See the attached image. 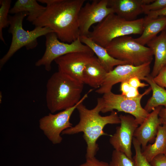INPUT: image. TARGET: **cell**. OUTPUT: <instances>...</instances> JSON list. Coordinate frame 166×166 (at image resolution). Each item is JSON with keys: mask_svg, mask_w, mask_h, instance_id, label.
I'll return each mask as SVG.
<instances>
[{"mask_svg": "<svg viewBox=\"0 0 166 166\" xmlns=\"http://www.w3.org/2000/svg\"><path fill=\"white\" fill-rule=\"evenodd\" d=\"M164 30H165L166 31V28H165V29H164Z\"/></svg>", "mask_w": 166, "mask_h": 166, "instance_id": "cell-37", "label": "cell"}, {"mask_svg": "<svg viewBox=\"0 0 166 166\" xmlns=\"http://www.w3.org/2000/svg\"><path fill=\"white\" fill-rule=\"evenodd\" d=\"M36 0H18L10 10L9 13L14 14L21 12L28 13L27 20L32 23L41 16L46 7L39 4Z\"/></svg>", "mask_w": 166, "mask_h": 166, "instance_id": "cell-19", "label": "cell"}, {"mask_svg": "<svg viewBox=\"0 0 166 166\" xmlns=\"http://www.w3.org/2000/svg\"><path fill=\"white\" fill-rule=\"evenodd\" d=\"M45 50L42 57L35 63L36 66H43L46 70L51 69V63L57 58L74 52L94 53L87 45L81 41L80 37L71 43L60 41L56 34L50 32L45 36Z\"/></svg>", "mask_w": 166, "mask_h": 166, "instance_id": "cell-8", "label": "cell"}, {"mask_svg": "<svg viewBox=\"0 0 166 166\" xmlns=\"http://www.w3.org/2000/svg\"><path fill=\"white\" fill-rule=\"evenodd\" d=\"M120 126L117 127L115 133L110 136V144L115 150L124 153L132 160L131 145L134 134L138 124L134 117L130 115L119 116Z\"/></svg>", "mask_w": 166, "mask_h": 166, "instance_id": "cell-12", "label": "cell"}, {"mask_svg": "<svg viewBox=\"0 0 166 166\" xmlns=\"http://www.w3.org/2000/svg\"><path fill=\"white\" fill-rule=\"evenodd\" d=\"M166 151V125L160 126L154 143L147 145L142 153L149 163L157 156L164 154Z\"/></svg>", "mask_w": 166, "mask_h": 166, "instance_id": "cell-21", "label": "cell"}, {"mask_svg": "<svg viewBox=\"0 0 166 166\" xmlns=\"http://www.w3.org/2000/svg\"><path fill=\"white\" fill-rule=\"evenodd\" d=\"M155 82L160 86L166 88V69L164 68L153 78Z\"/></svg>", "mask_w": 166, "mask_h": 166, "instance_id": "cell-27", "label": "cell"}, {"mask_svg": "<svg viewBox=\"0 0 166 166\" xmlns=\"http://www.w3.org/2000/svg\"><path fill=\"white\" fill-rule=\"evenodd\" d=\"M132 143L135 152V155L133 158L134 166H151L150 163L143 155L140 144L134 137Z\"/></svg>", "mask_w": 166, "mask_h": 166, "instance_id": "cell-25", "label": "cell"}, {"mask_svg": "<svg viewBox=\"0 0 166 166\" xmlns=\"http://www.w3.org/2000/svg\"><path fill=\"white\" fill-rule=\"evenodd\" d=\"M162 108L159 106L149 113L146 118L135 131L133 137L140 144L143 150L148 142L155 139L158 128L161 124L159 114Z\"/></svg>", "mask_w": 166, "mask_h": 166, "instance_id": "cell-14", "label": "cell"}, {"mask_svg": "<svg viewBox=\"0 0 166 166\" xmlns=\"http://www.w3.org/2000/svg\"><path fill=\"white\" fill-rule=\"evenodd\" d=\"M164 155H165L166 156V151L165 153V154H164Z\"/></svg>", "mask_w": 166, "mask_h": 166, "instance_id": "cell-36", "label": "cell"}, {"mask_svg": "<svg viewBox=\"0 0 166 166\" xmlns=\"http://www.w3.org/2000/svg\"><path fill=\"white\" fill-rule=\"evenodd\" d=\"M95 57L93 53L74 52L59 57L54 61L58 71L83 83V75L85 67Z\"/></svg>", "mask_w": 166, "mask_h": 166, "instance_id": "cell-13", "label": "cell"}, {"mask_svg": "<svg viewBox=\"0 0 166 166\" xmlns=\"http://www.w3.org/2000/svg\"><path fill=\"white\" fill-rule=\"evenodd\" d=\"M112 13L114 12L108 6V0H94L86 3L78 14L80 36H88L93 25L101 22Z\"/></svg>", "mask_w": 166, "mask_h": 166, "instance_id": "cell-11", "label": "cell"}, {"mask_svg": "<svg viewBox=\"0 0 166 166\" xmlns=\"http://www.w3.org/2000/svg\"><path fill=\"white\" fill-rule=\"evenodd\" d=\"M155 57L151 76L154 77L166 66V31L164 30L147 44Z\"/></svg>", "mask_w": 166, "mask_h": 166, "instance_id": "cell-16", "label": "cell"}, {"mask_svg": "<svg viewBox=\"0 0 166 166\" xmlns=\"http://www.w3.org/2000/svg\"><path fill=\"white\" fill-rule=\"evenodd\" d=\"M140 80L137 77H135L130 79L128 81L130 86L137 89L148 86V84L142 83Z\"/></svg>", "mask_w": 166, "mask_h": 166, "instance_id": "cell-31", "label": "cell"}, {"mask_svg": "<svg viewBox=\"0 0 166 166\" xmlns=\"http://www.w3.org/2000/svg\"><path fill=\"white\" fill-rule=\"evenodd\" d=\"M159 117L161 124L166 125V107L161 108L159 114Z\"/></svg>", "mask_w": 166, "mask_h": 166, "instance_id": "cell-34", "label": "cell"}, {"mask_svg": "<svg viewBox=\"0 0 166 166\" xmlns=\"http://www.w3.org/2000/svg\"><path fill=\"white\" fill-rule=\"evenodd\" d=\"M166 7V0H154L150 3L143 5V13L145 14L149 12L160 10Z\"/></svg>", "mask_w": 166, "mask_h": 166, "instance_id": "cell-26", "label": "cell"}, {"mask_svg": "<svg viewBox=\"0 0 166 166\" xmlns=\"http://www.w3.org/2000/svg\"><path fill=\"white\" fill-rule=\"evenodd\" d=\"M109 166H134L133 160L128 158L124 153L114 150L112 152Z\"/></svg>", "mask_w": 166, "mask_h": 166, "instance_id": "cell-24", "label": "cell"}, {"mask_svg": "<svg viewBox=\"0 0 166 166\" xmlns=\"http://www.w3.org/2000/svg\"><path fill=\"white\" fill-rule=\"evenodd\" d=\"M140 94L138 89L131 86L129 91L125 96L129 98H133L136 97Z\"/></svg>", "mask_w": 166, "mask_h": 166, "instance_id": "cell-32", "label": "cell"}, {"mask_svg": "<svg viewBox=\"0 0 166 166\" xmlns=\"http://www.w3.org/2000/svg\"><path fill=\"white\" fill-rule=\"evenodd\" d=\"M46 4L42 15L32 23L51 29L61 41L71 43L80 37L79 11L85 0H38Z\"/></svg>", "mask_w": 166, "mask_h": 166, "instance_id": "cell-1", "label": "cell"}, {"mask_svg": "<svg viewBox=\"0 0 166 166\" xmlns=\"http://www.w3.org/2000/svg\"><path fill=\"white\" fill-rule=\"evenodd\" d=\"M166 27V17L161 16L155 19L144 21V28L140 36L134 40L139 43L145 45L157 36Z\"/></svg>", "mask_w": 166, "mask_h": 166, "instance_id": "cell-20", "label": "cell"}, {"mask_svg": "<svg viewBox=\"0 0 166 166\" xmlns=\"http://www.w3.org/2000/svg\"><path fill=\"white\" fill-rule=\"evenodd\" d=\"M11 0L0 1V39L5 44V40L3 37L2 30L9 26V15L10 9Z\"/></svg>", "mask_w": 166, "mask_h": 166, "instance_id": "cell-23", "label": "cell"}, {"mask_svg": "<svg viewBox=\"0 0 166 166\" xmlns=\"http://www.w3.org/2000/svg\"><path fill=\"white\" fill-rule=\"evenodd\" d=\"M2 92H0V103H1L2 102Z\"/></svg>", "mask_w": 166, "mask_h": 166, "instance_id": "cell-35", "label": "cell"}, {"mask_svg": "<svg viewBox=\"0 0 166 166\" xmlns=\"http://www.w3.org/2000/svg\"><path fill=\"white\" fill-rule=\"evenodd\" d=\"M145 14L146 16L144 18L145 22L155 19L159 17H166V7L160 10L148 12Z\"/></svg>", "mask_w": 166, "mask_h": 166, "instance_id": "cell-29", "label": "cell"}, {"mask_svg": "<svg viewBox=\"0 0 166 166\" xmlns=\"http://www.w3.org/2000/svg\"><path fill=\"white\" fill-rule=\"evenodd\" d=\"M90 89L81 97L79 101L71 108L53 114L50 113L39 120V126L45 135L53 144H60L62 140L61 133L65 130L72 127L70 117L78 105L88 97L92 91Z\"/></svg>", "mask_w": 166, "mask_h": 166, "instance_id": "cell-9", "label": "cell"}, {"mask_svg": "<svg viewBox=\"0 0 166 166\" xmlns=\"http://www.w3.org/2000/svg\"><path fill=\"white\" fill-rule=\"evenodd\" d=\"M28 15L27 13L23 12L9 15L10 27L8 32L12 34V39L8 51L0 60V68L20 49L23 47L27 50L34 48L38 45V38L53 32L47 27L36 26L31 31L25 30L22 23L24 18Z\"/></svg>", "mask_w": 166, "mask_h": 166, "instance_id": "cell-5", "label": "cell"}, {"mask_svg": "<svg viewBox=\"0 0 166 166\" xmlns=\"http://www.w3.org/2000/svg\"><path fill=\"white\" fill-rule=\"evenodd\" d=\"M107 73L96 56L85 67L83 75V83L98 89L103 83Z\"/></svg>", "mask_w": 166, "mask_h": 166, "instance_id": "cell-18", "label": "cell"}, {"mask_svg": "<svg viewBox=\"0 0 166 166\" xmlns=\"http://www.w3.org/2000/svg\"><path fill=\"white\" fill-rule=\"evenodd\" d=\"M150 163L151 166H166V156L163 154L159 155Z\"/></svg>", "mask_w": 166, "mask_h": 166, "instance_id": "cell-30", "label": "cell"}, {"mask_svg": "<svg viewBox=\"0 0 166 166\" xmlns=\"http://www.w3.org/2000/svg\"><path fill=\"white\" fill-rule=\"evenodd\" d=\"M84 84L58 71L53 73L46 84L47 107L53 113L72 107L81 99Z\"/></svg>", "mask_w": 166, "mask_h": 166, "instance_id": "cell-3", "label": "cell"}, {"mask_svg": "<svg viewBox=\"0 0 166 166\" xmlns=\"http://www.w3.org/2000/svg\"><path fill=\"white\" fill-rule=\"evenodd\" d=\"M79 166H109L108 163L100 161L95 157L86 159V161Z\"/></svg>", "mask_w": 166, "mask_h": 166, "instance_id": "cell-28", "label": "cell"}, {"mask_svg": "<svg viewBox=\"0 0 166 166\" xmlns=\"http://www.w3.org/2000/svg\"><path fill=\"white\" fill-rule=\"evenodd\" d=\"M130 87L128 81H124L121 82L120 90L121 92V94L125 96L129 91Z\"/></svg>", "mask_w": 166, "mask_h": 166, "instance_id": "cell-33", "label": "cell"}, {"mask_svg": "<svg viewBox=\"0 0 166 166\" xmlns=\"http://www.w3.org/2000/svg\"><path fill=\"white\" fill-rule=\"evenodd\" d=\"M164 68H165L166 69V66Z\"/></svg>", "mask_w": 166, "mask_h": 166, "instance_id": "cell-38", "label": "cell"}, {"mask_svg": "<svg viewBox=\"0 0 166 166\" xmlns=\"http://www.w3.org/2000/svg\"><path fill=\"white\" fill-rule=\"evenodd\" d=\"M152 91L150 87L136 97L130 98L121 94H116L111 91L103 94L101 112L105 113L116 110L132 116L138 124H141L149 113L141 106V101L145 95Z\"/></svg>", "mask_w": 166, "mask_h": 166, "instance_id": "cell-7", "label": "cell"}, {"mask_svg": "<svg viewBox=\"0 0 166 166\" xmlns=\"http://www.w3.org/2000/svg\"><path fill=\"white\" fill-rule=\"evenodd\" d=\"M143 80L150 85L152 92V95L147 101L144 109L149 113L157 107L164 106L166 107V89L158 85L150 74Z\"/></svg>", "mask_w": 166, "mask_h": 166, "instance_id": "cell-22", "label": "cell"}, {"mask_svg": "<svg viewBox=\"0 0 166 166\" xmlns=\"http://www.w3.org/2000/svg\"><path fill=\"white\" fill-rule=\"evenodd\" d=\"M154 0H108V6L114 13L128 21L136 19L138 15L143 13V6Z\"/></svg>", "mask_w": 166, "mask_h": 166, "instance_id": "cell-15", "label": "cell"}, {"mask_svg": "<svg viewBox=\"0 0 166 166\" xmlns=\"http://www.w3.org/2000/svg\"><path fill=\"white\" fill-rule=\"evenodd\" d=\"M144 25V18L128 21L112 13L93 26V30L90 32L88 37L105 48L117 38L133 34L141 35Z\"/></svg>", "mask_w": 166, "mask_h": 166, "instance_id": "cell-4", "label": "cell"}, {"mask_svg": "<svg viewBox=\"0 0 166 166\" xmlns=\"http://www.w3.org/2000/svg\"><path fill=\"white\" fill-rule=\"evenodd\" d=\"M105 48L113 58L134 66L151 63L153 58L150 48L137 42L129 35L114 39Z\"/></svg>", "mask_w": 166, "mask_h": 166, "instance_id": "cell-6", "label": "cell"}, {"mask_svg": "<svg viewBox=\"0 0 166 166\" xmlns=\"http://www.w3.org/2000/svg\"><path fill=\"white\" fill-rule=\"evenodd\" d=\"M81 42L88 46L96 55L101 65L107 73L112 71L115 66L128 64L125 61L116 59L108 53L105 47L95 42L88 36H80Z\"/></svg>", "mask_w": 166, "mask_h": 166, "instance_id": "cell-17", "label": "cell"}, {"mask_svg": "<svg viewBox=\"0 0 166 166\" xmlns=\"http://www.w3.org/2000/svg\"><path fill=\"white\" fill-rule=\"evenodd\" d=\"M148 63L139 66L129 64L119 65L106 74L105 81L96 92L104 94L111 91L115 84L124 81H128L131 78L136 77L143 80L150 74V64Z\"/></svg>", "mask_w": 166, "mask_h": 166, "instance_id": "cell-10", "label": "cell"}, {"mask_svg": "<svg viewBox=\"0 0 166 166\" xmlns=\"http://www.w3.org/2000/svg\"><path fill=\"white\" fill-rule=\"evenodd\" d=\"M102 106L101 97L97 98V105L92 109L87 108L83 102L80 103L76 109L79 114V122L75 126L64 130L61 133L71 135L81 132L83 133V137L87 144L86 159L95 157L99 148L97 141L101 136H111L104 131L105 126L108 124L121 123L119 116L114 111L109 115H101L100 113Z\"/></svg>", "mask_w": 166, "mask_h": 166, "instance_id": "cell-2", "label": "cell"}]
</instances>
